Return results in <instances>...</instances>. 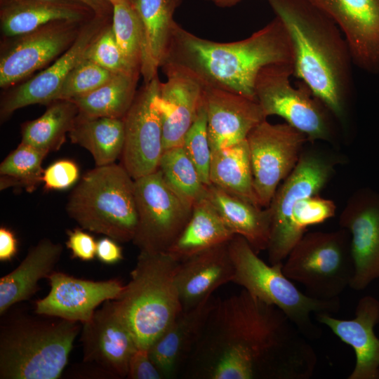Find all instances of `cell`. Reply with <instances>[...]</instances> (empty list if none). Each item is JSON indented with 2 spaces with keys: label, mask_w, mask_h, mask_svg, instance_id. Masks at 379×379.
<instances>
[{
  "label": "cell",
  "mask_w": 379,
  "mask_h": 379,
  "mask_svg": "<svg viewBox=\"0 0 379 379\" xmlns=\"http://www.w3.org/2000/svg\"><path fill=\"white\" fill-rule=\"evenodd\" d=\"M191 355L208 379H309L317 364L291 319L244 289L214 302Z\"/></svg>",
  "instance_id": "obj_1"
},
{
  "label": "cell",
  "mask_w": 379,
  "mask_h": 379,
  "mask_svg": "<svg viewBox=\"0 0 379 379\" xmlns=\"http://www.w3.org/2000/svg\"><path fill=\"white\" fill-rule=\"evenodd\" d=\"M163 63L185 69L204 86L256 99L255 82L260 69L274 63L293 64V51L277 16L248 38L227 43L201 38L175 22Z\"/></svg>",
  "instance_id": "obj_2"
},
{
  "label": "cell",
  "mask_w": 379,
  "mask_h": 379,
  "mask_svg": "<svg viewBox=\"0 0 379 379\" xmlns=\"http://www.w3.org/2000/svg\"><path fill=\"white\" fill-rule=\"evenodd\" d=\"M289 35L293 76L305 82L341 124L353 90L352 55L335 22L310 0H267Z\"/></svg>",
  "instance_id": "obj_3"
},
{
  "label": "cell",
  "mask_w": 379,
  "mask_h": 379,
  "mask_svg": "<svg viewBox=\"0 0 379 379\" xmlns=\"http://www.w3.org/2000/svg\"><path fill=\"white\" fill-rule=\"evenodd\" d=\"M20 314L0 327L1 379H58L66 366L80 323Z\"/></svg>",
  "instance_id": "obj_4"
},
{
  "label": "cell",
  "mask_w": 379,
  "mask_h": 379,
  "mask_svg": "<svg viewBox=\"0 0 379 379\" xmlns=\"http://www.w3.org/2000/svg\"><path fill=\"white\" fill-rule=\"evenodd\" d=\"M179 262L168 252L140 251L129 282L114 300L138 347L149 349L182 310L175 281Z\"/></svg>",
  "instance_id": "obj_5"
},
{
  "label": "cell",
  "mask_w": 379,
  "mask_h": 379,
  "mask_svg": "<svg viewBox=\"0 0 379 379\" xmlns=\"http://www.w3.org/2000/svg\"><path fill=\"white\" fill-rule=\"evenodd\" d=\"M66 211L85 230L132 241L138 224L134 179L121 164L96 166L72 190Z\"/></svg>",
  "instance_id": "obj_6"
},
{
  "label": "cell",
  "mask_w": 379,
  "mask_h": 379,
  "mask_svg": "<svg viewBox=\"0 0 379 379\" xmlns=\"http://www.w3.org/2000/svg\"><path fill=\"white\" fill-rule=\"evenodd\" d=\"M228 249L234 266L232 283L280 309L308 339L321 336L311 314L338 312L339 299L319 300L301 292L284 274L283 262L267 264L239 235L229 241Z\"/></svg>",
  "instance_id": "obj_7"
},
{
  "label": "cell",
  "mask_w": 379,
  "mask_h": 379,
  "mask_svg": "<svg viewBox=\"0 0 379 379\" xmlns=\"http://www.w3.org/2000/svg\"><path fill=\"white\" fill-rule=\"evenodd\" d=\"M282 270L286 277L302 284L309 296L338 299L350 286L354 273L349 232L341 227L305 233L285 259Z\"/></svg>",
  "instance_id": "obj_8"
},
{
  "label": "cell",
  "mask_w": 379,
  "mask_h": 379,
  "mask_svg": "<svg viewBox=\"0 0 379 379\" xmlns=\"http://www.w3.org/2000/svg\"><path fill=\"white\" fill-rule=\"evenodd\" d=\"M293 63L262 67L255 79V95L266 117L277 115L302 133L308 142L335 143L336 119L302 81L293 86Z\"/></svg>",
  "instance_id": "obj_9"
},
{
  "label": "cell",
  "mask_w": 379,
  "mask_h": 379,
  "mask_svg": "<svg viewBox=\"0 0 379 379\" xmlns=\"http://www.w3.org/2000/svg\"><path fill=\"white\" fill-rule=\"evenodd\" d=\"M306 145L291 173L278 187L268 208L271 213L270 237L267 248L270 264L282 263L301 239L292 222L295 205L319 194L343 163L335 152Z\"/></svg>",
  "instance_id": "obj_10"
},
{
  "label": "cell",
  "mask_w": 379,
  "mask_h": 379,
  "mask_svg": "<svg viewBox=\"0 0 379 379\" xmlns=\"http://www.w3.org/2000/svg\"><path fill=\"white\" fill-rule=\"evenodd\" d=\"M138 224L133 244L140 251L167 252L187 224L193 206L156 171L134 180Z\"/></svg>",
  "instance_id": "obj_11"
},
{
  "label": "cell",
  "mask_w": 379,
  "mask_h": 379,
  "mask_svg": "<svg viewBox=\"0 0 379 379\" xmlns=\"http://www.w3.org/2000/svg\"><path fill=\"white\" fill-rule=\"evenodd\" d=\"M246 140L255 192L260 206L266 208L296 166L308 140L288 124H272L267 119L250 132Z\"/></svg>",
  "instance_id": "obj_12"
},
{
  "label": "cell",
  "mask_w": 379,
  "mask_h": 379,
  "mask_svg": "<svg viewBox=\"0 0 379 379\" xmlns=\"http://www.w3.org/2000/svg\"><path fill=\"white\" fill-rule=\"evenodd\" d=\"M87 21H53L28 33L4 39L1 88L15 85L58 58L74 44Z\"/></svg>",
  "instance_id": "obj_13"
},
{
  "label": "cell",
  "mask_w": 379,
  "mask_h": 379,
  "mask_svg": "<svg viewBox=\"0 0 379 379\" xmlns=\"http://www.w3.org/2000/svg\"><path fill=\"white\" fill-rule=\"evenodd\" d=\"M160 82L157 75L144 83L123 118L121 165L134 180L156 171L164 152L161 119L154 102Z\"/></svg>",
  "instance_id": "obj_14"
},
{
  "label": "cell",
  "mask_w": 379,
  "mask_h": 379,
  "mask_svg": "<svg viewBox=\"0 0 379 379\" xmlns=\"http://www.w3.org/2000/svg\"><path fill=\"white\" fill-rule=\"evenodd\" d=\"M112 18L95 15L84 23L74 44L52 65L8 91L1 100V121L24 107L53 102L67 75L84 58L90 46L112 22Z\"/></svg>",
  "instance_id": "obj_15"
},
{
  "label": "cell",
  "mask_w": 379,
  "mask_h": 379,
  "mask_svg": "<svg viewBox=\"0 0 379 379\" xmlns=\"http://www.w3.org/2000/svg\"><path fill=\"white\" fill-rule=\"evenodd\" d=\"M339 224L350 234L354 273L350 287L364 290L379 279V192L369 188L354 192L340 213Z\"/></svg>",
  "instance_id": "obj_16"
},
{
  "label": "cell",
  "mask_w": 379,
  "mask_h": 379,
  "mask_svg": "<svg viewBox=\"0 0 379 379\" xmlns=\"http://www.w3.org/2000/svg\"><path fill=\"white\" fill-rule=\"evenodd\" d=\"M80 340L84 362L112 378L127 376L130 358L138 346L114 300L105 302L88 321L82 324Z\"/></svg>",
  "instance_id": "obj_17"
},
{
  "label": "cell",
  "mask_w": 379,
  "mask_h": 379,
  "mask_svg": "<svg viewBox=\"0 0 379 379\" xmlns=\"http://www.w3.org/2000/svg\"><path fill=\"white\" fill-rule=\"evenodd\" d=\"M47 279L50 291L35 302L34 313L81 324L91 319L100 304L119 299L125 288L119 279L93 281L60 272L53 271Z\"/></svg>",
  "instance_id": "obj_18"
},
{
  "label": "cell",
  "mask_w": 379,
  "mask_h": 379,
  "mask_svg": "<svg viewBox=\"0 0 379 379\" xmlns=\"http://www.w3.org/2000/svg\"><path fill=\"white\" fill-rule=\"evenodd\" d=\"M337 25L354 65L379 72V0H310Z\"/></svg>",
  "instance_id": "obj_19"
},
{
  "label": "cell",
  "mask_w": 379,
  "mask_h": 379,
  "mask_svg": "<svg viewBox=\"0 0 379 379\" xmlns=\"http://www.w3.org/2000/svg\"><path fill=\"white\" fill-rule=\"evenodd\" d=\"M160 67L166 81L160 82L154 102L161 119L164 151L182 146L202 103L205 86L180 66L163 63Z\"/></svg>",
  "instance_id": "obj_20"
},
{
  "label": "cell",
  "mask_w": 379,
  "mask_h": 379,
  "mask_svg": "<svg viewBox=\"0 0 379 379\" xmlns=\"http://www.w3.org/2000/svg\"><path fill=\"white\" fill-rule=\"evenodd\" d=\"M204 102L211 152L245 140L267 119L256 99L222 88L205 86Z\"/></svg>",
  "instance_id": "obj_21"
},
{
  "label": "cell",
  "mask_w": 379,
  "mask_h": 379,
  "mask_svg": "<svg viewBox=\"0 0 379 379\" xmlns=\"http://www.w3.org/2000/svg\"><path fill=\"white\" fill-rule=\"evenodd\" d=\"M315 314L317 321L354 350L355 366L347 378L379 379V338L374 332L379 323V300L371 295L362 297L352 319H338L327 312Z\"/></svg>",
  "instance_id": "obj_22"
},
{
  "label": "cell",
  "mask_w": 379,
  "mask_h": 379,
  "mask_svg": "<svg viewBox=\"0 0 379 379\" xmlns=\"http://www.w3.org/2000/svg\"><path fill=\"white\" fill-rule=\"evenodd\" d=\"M228 243L180 261L175 281L182 310L196 307L211 298L217 288L232 282L234 266Z\"/></svg>",
  "instance_id": "obj_23"
},
{
  "label": "cell",
  "mask_w": 379,
  "mask_h": 379,
  "mask_svg": "<svg viewBox=\"0 0 379 379\" xmlns=\"http://www.w3.org/2000/svg\"><path fill=\"white\" fill-rule=\"evenodd\" d=\"M213 304L211 297L196 307L182 310L150 345L149 357L164 378L175 376L190 357Z\"/></svg>",
  "instance_id": "obj_24"
},
{
  "label": "cell",
  "mask_w": 379,
  "mask_h": 379,
  "mask_svg": "<svg viewBox=\"0 0 379 379\" xmlns=\"http://www.w3.org/2000/svg\"><path fill=\"white\" fill-rule=\"evenodd\" d=\"M95 15L76 0H0V27L4 39L32 32L56 20L87 21Z\"/></svg>",
  "instance_id": "obj_25"
},
{
  "label": "cell",
  "mask_w": 379,
  "mask_h": 379,
  "mask_svg": "<svg viewBox=\"0 0 379 379\" xmlns=\"http://www.w3.org/2000/svg\"><path fill=\"white\" fill-rule=\"evenodd\" d=\"M141 24L144 83L157 76L169 44L176 9L183 0H129Z\"/></svg>",
  "instance_id": "obj_26"
},
{
  "label": "cell",
  "mask_w": 379,
  "mask_h": 379,
  "mask_svg": "<svg viewBox=\"0 0 379 379\" xmlns=\"http://www.w3.org/2000/svg\"><path fill=\"white\" fill-rule=\"evenodd\" d=\"M62 251L60 244L43 239L29 249L15 269L0 279L1 315L37 291L39 281L53 272Z\"/></svg>",
  "instance_id": "obj_27"
},
{
  "label": "cell",
  "mask_w": 379,
  "mask_h": 379,
  "mask_svg": "<svg viewBox=\"0 0 379 379\" xmlns=\"http://www.w3.org/2000/svg\"><path fill=\"white\" fill-rule=\"evenodd\" d=\"M207 197L235 235L244 237L258 254L267 250L271 230L268 207L253 204L213 185L207 186Z\"/></svg>",
  "instance_id": "obj_28"
},
{
  "label": "cell",
  "mask_w": 379,
  "mask_h": 379,
  "mask_svg": "<svg viewBox=\"0 0 379 379\" xmlns=\"http://www.w3.org/2000/svg\"><path fill=\"white\" fill-rule=\"evenodd\" d=\"M234 236L206 197L193 205L187 224L167 252L181 261L201 251L227 244Z\"/></svg>",
  "instance_id": "obj_29"
},
{
  "label": "cell",
  "mask_w": 379,
  "mask_h": 379,
  "mask_svg": "<svg viewBox=\"0 0 379 379\" xmlns=\"http://www.w3.org/2000/svg\"><path fill=\"white\" fill-rule=\"evenodd\" d=\"M209 179L211 185L260 206L253 187L246 139L211 152Z\"/></svg>",
  "instance_id": "obj_30"
},
{
  "label": "cell",
  "mask_w": 379,
  "mask_h": 379,
  "mask_svg": "<svg viewBox=\"0 0 379 379\" xmlns=\"http://www.w3.org/2000/svg\"><path fill=\"white\" fill-rule=\"evenodd\" d=\"M68 135L72 142L91 154L96 166L112 164L123 151L125 137L124 119L78 114Z\"/></svg>",
  "instance_id": "obj_31"
},
{
  "label": "cell",
  "mask_w": 379,
  "mask_h": 379,
  "mask_svg": "<svg viewBox=\"0 0 379 379\" xmlns=\"http://www.w3.org/2000/svg\"><path fill=\"white\" fill-rule=\"evenodd\" d=\"M39 118L21 125V142L33 146L47 154L58 150L65 142L79 114L72 100H58L48 105Z\"/></svg>",
  "instance_id": "obj_32"
},
{
  "label": "cell",
  "mask_w": 379,
  "mask_h": 379,
  "mask_svg": "<svg viewBox=\"0 0 379 379\" xmlns=\"http://www.w3.org/2000/svg\"><path fill=\"white\" fill-rule=\"evenodd\" d=\"M140 73H119L95 90L72 100L79 114L122 119L136 95Z\"/></svg>",
  "instance_id": "obj_33"
},
{
  "label": "cell",
  "mask_w": 379,
  "mask_h": 379,
  "mask_svg": "<svg viewBox=\"0 0 379 379\" xmlns=\"http://www.w3.org/2000/svg\"><path fill=\"white\" fill-rule=\"evenodd\" d=\"M159 169L167 184L192 206L207 197V185L182 146L165 149Z\"/></svg>",
  "instance_id": "obj_34"
},
{
  "label": "cell",
  "mask_w": 379,
  "mask_h": 379,
  "mask_svg": "<svg viewBox=\"0 0 379 379\" xmlns=\"http://www.w3.org/2000/svg\"><path fill=\"white\" fill-rule=\"evenodd\" d=\"M48 154L29 145L20 142L0 165V188L10 187L34 191L42 182L41 164Z\"/></svg>",
  "instance_id": "obj_35"
},
{
  "label": "cell",
  "mask_w": 379,
  "mask_h": 379,
  "mask_svg": "<svg viewBox=\"0 0 379 379\" xmlns=\"http://www.w3.org/2000/svg\"><path fill=\"white\" fill-rule=\"evenodd\" d=\"M112 26L126 60L141 73L142 62V34L138 17L130 1L112 4Z\"/></svg>",
  "instance_id": "obj_36"
},
{
  "label": "cell",
  "mask_w": 379,
  "mask_h": 379,
  "mask_svg": "<svg viewBox=\"0 0 379 379\" xmlns=\"http://www.w3.org/2000/svg\"><path fill=\"white\" fill-rule=\"evenodd\" d=\"M182 147L195 166L201 181L206 185H210L209 171L212 152L208 140L204 98L193 123L184 136Z\"/></svg>",
  "instance_id": "obj_37"
},
{
  "label": "cell",
  "mask_w": 379,
  "mask_h": 379,
  "mask_svg": "<svg viewBox=\"0 0 379 379\" xmlns=\"http://www.w3.org/2000/svg\"><path fill=\"white\" fill-rule=\"evenodd\" d=\"M114 74L84 58L67 75L54 100H72L84 95L106 83Z\"/></svg>",
  "instance_id": "obj_38"
},
{
  "label": "cell",
  "mask_w": 379,
  "mask_h": 379,
  "mask_svg": "<svg viewBox=\"0 0 379 379\" xmlns=\"http://www.w3.org/2000/svg\"><path fill=\"white\" fill-rule=\"evenodd\" d=\"M85 59L114 73H140L126 60L117 42L112 22L100 33L87 50Z\"/></svg>",
  "instance_id": "obj_39"
},
{
  "label": "cell",
  "mask_w": 379,
  "mask_h": 379,
  "mask_svg": "<svg viewBox=\"0 0 379 379\" xmlns=\"http://www.w3.org/2000/svg\"><path fill=\"white\" fill-rule=\"evenodd\" d=\"M335 202L319 194L298 201L292 211V222L296 232L303 236L307 228L323 223L336 212Z\"/></svg>",
  "instance_id": "obj_40"
},
{
  "label": "cell",
  "mask_w": 379,
  "mask_h": 379,
  "mask_svg": "<svg viewBox=\"0 0 379 379\" xmlns=\"http://www.w3.org/2000/svg\"><path fill=\"white\" fill-rule=\"evenodd\" d=\"M79 177V169L76 162L60 159L44 170L42 182L46 190H65L75 184Z\"/></svg>",
  "instance_id": "obj_41"
},
{
  "label": "cell",
  "mask_w": 379,
  "mask_h": 379,
  "mask_svg": "<svg viewBox=\"0 0 379 379\" xmlns=\"http://www.w3.org/2000/svg\"><path fill=\"white\" fill-rule=\"evenodd\" d=\"M67 248L72 258L91 261L96 257V242L94 237L82 228L67 230Z\"/></svg>",
  "instance_id": "obj_42"
},
{
  "label": "cell",
  "mask_w": 379,
  "mask_h": 379,
  "mask_svg": "<svg viewBox=\"0 0 379 379\" xmlns=\"http://www.w3.org/2000/svg\"><path fill=\"white\" fill-rule=\"evenodd\" d=\"M129 379H161L162 374L152 361L148 349L137 347L131 355L128 367Z\"/></svg>",
  "instance_id": "obj_43"
},
{
  "label": "cell",
  "mask_w": 379,
  "mask_h": 379,
  "mask_svg": "<svg viewBox=\"0 0 379 379\" xmlns=\"http://www.w3.org/2000/svg\"><path fill=\"white\" fill-rule=\"evenodd\" d=\"M115 240L105 237L96 242V257L102 263L114 265L123 258L121 247Z\"/></svg>",
  "instance_id": "obj_44"
},
{
  "label": "cell",
  "mask_w": 379,
  "mask_h": 379,
  "mask_svg": "<svg viewBox=\"0 0 379 379\" xmlns=\"http://www.w3.org/2000/svg\"><path fill=\"white\" fill-rule=\"evenodd\" d=\"M18 252V241L14 232L4 226L0 227V260H11Z\"/></svg>",
  "instance_id": "obj_45"
},
{
  "label": "cell",
  "mask_w": 379,
  "mask_h": 379,
  "mask_svg": "<svg viewBox=\"0 0 379 379\" xmlns=\"http://www.w3.org/2000/svg\"><path fill=\"white\" fill-rule=\"evenodd\" d=\"M89 7L95 15L112 17L113 6L108 0H76Z\"/></svg>",
  "instance_id": "obj_46"
},
{
  "label": "cell",
  "mask_w": 379,
  "mask_h": 379,
  "mask_svg": "<svg viewBox=\"0 0 379 379\" xmlns=\"http://www.w3.org/2000/svg\"><path fill=\"white\" fill-rule=\"evenodd\" d=\"M211 1L215 6L220 8H230L237 5L241 0H205Z\"/></svg>",
  "instance_id": "obj_47"
},
{
  "label": "cell",
  "mask_w": 379,
  "mask_h": 379,
  "mask_svg": "<svg viewBox=\"0 0 379 379\" xmlns=\"http://www.w3.org/2000/svg\"><path fill=\"white\" fill-rule=\"evenodd\" d=\"M108 1H110L112 4H116V3L129 1V0H108Z\"/></svg>",
  "instance_id": "obj_48"
}]
</instances>
